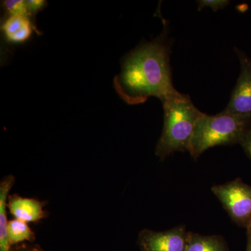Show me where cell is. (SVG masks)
Wrapping results in <instances>:
<instances>
[{
  "label": "cell",
  "mask_w": 251,
  "mask_h": 251,
  "mask_svg": "<svg viewBox=\"0 0 251 251\" xmlns=\"http://www.w3.org/2000/svg\"><path fill=\"white\" fill-rule=\"evenodd\" d=\"M186 251H227V249L224 239L219 236L188 232Z\"/></svg>",
  "instance_id": "obj_10"
},
{
  "label": "cell",
  "mask_w": 251,
  "mask_h": 251,
  "mask_svg": "<svg viewBox=\"0 0 251 251\" xmlns=\"http://www.w3.org/2000/svg\"><path fill=\"white\" fill-rule=\"evenodd\" d=\"M188 232L184 226L166 231L145 229L138 236L141 251H186Z\"/></svg>",
  "instance_id": "obj_5"
},
{
  "label": "cell",
  "mask_w": 251,
  "mask_h": 251,
  "mask_svg": "<svg viewBox=\"0 0 251 251\" xmlns=\"http://www.w3.org/2000/svg\"><path fill=\"white\" fill-rule=\"evenodd\" d=\"M15 184V176L9 175L0 181V251H12L8 236L7 203L9 193Z\"/></svg>",
  "instance_id": "obj_9"
},
{
  "label": "cell",
  "mask_w": 251,
  "mask_h": 251,
  "mask_svg": "<svg viewBox=\"0 0 251 251\" xmlns=\"http://www.w3.org/2000/svg\"><path fill=\"white\" fill-rule=\"evenodd\" d=\"M229 217L240 227L251 224V186L240 178L211 188Z\"/></svg>",
  "instance_id": "obj_4"
},
{
  "label": "cell",
  "mask_w": 251,
  "mask_h": 251,
  "mask_svg": "<svg viewBox=\"0 0 251 251\" xmlns=\"http://www.w3.org/2000/svg\"><path fill=\"white\" fill-rule=\"evenodd\" d=\"M164 118L155 154L161 160L177 151H188L195 127L202 112L187 94L177 90L165 99Z\"/></svg>",
  "instance_id": "obj_2"
},
{
  "label": "cell",
  "mask_w": 251,
  "mask_h": 251,
  "mask_svg": "<svg viewBox=\"0 0 251 251\" xmlns=\"http://www.w3.org/2000/svg\"><path fill=\"white\" fill-rule=\"evenodd\" d=\"M44 203L33 199L11 195L8 199L7 207L16 219L26 223H34L46 217Z\"/></svg>",
  "instance_id": "obj_7"
},
{
  "label": "cell",
  "mask_w": 251,
  "mask_h": 251,
  "mask_svg": "<svg viewBox=\"0 0 251 251\" xmlns=\"http://www.w3.org/2000/svg\"><path fill=\"white\" fill-rule=\"evenodd\" d=\"M251 125V117L224 111L215 115L202 112L195 127L188 153L193 159L197 160L214 147L239 144Z\"/></svg>",
  "instance_id": "obj_3"
},
{
  "label": "cell",
  "mask_w": 251,
  "mask_h": 251,
  "mask_svg": "<svg viewBox=\"0 0 251 251\" xmlns=\"http://www.w3.org/2000/svg\"><path fill=\"white\" fill-rule=\"evenodd\" d=\"M247 251H251V224L247 227Z\"/></svg>",
  "instance_id": "obj_17"
},
{
  "label": "cell",
  "mask_w": 251,
  "mask_h": 251,
  "mask_svg": "<svg viewBox=\"0 0 251 251\" xmlns=\"http://www.w3.org/2000/svg\"><path fill=\"white\" fill-rule=\"evenodd\" d=\"M235 50L240 62V74L224 112L251 118V59Z\"/></svg>",
  "instance_id": "obj_6"
},
{
  "label": "cell",
  "mask_w": 251,
  "mask_h": 251,
  "mask_svg": "<svg viewBox=\"0 0 251 251\" xmlns=\"http://www.w3.org/2000/svg\"><path fill=\"white\" fill-rule=\"evenodd\" d=\"M25 4L31 17L32 15H35L44 9L47 5V1L44 0H27L25 1Z\"/></svg>",
  "instance_id": "obj_14"
},
{
  "label": "cell",
  "mask_w": 251,
  "mask_h": 251,
  "mask_svg": "<svg viewBox=\"0 0 251 251\" xmlns=\"http://www.w3.org/2000/svg\"><path fill=\"white\" fill-rule=\"evenodd\" d=\"M3 6L9 15H18L30 18L25 1L23 0H6L3 2Z\"/></svg>",
  "instance_id": "obj_12"
},
{
  "label": "cell",
  "mask_w": 251,
  "mask_h": 251,
  "mask_svg": "<svg viewBox=\"0 0 251 251\" xmlns=\"http://www.w3.org/2000/svg\"><path fill=\"white\" fill-rule=\"evenodd\" d=\"M197 2L199 11L208 7L214 11H217L218 10L224 9L229 4V1L227 0H200Z\"/></svg>",
  "instance_id": "obj_13"
},
{
  "label": "cell",
  "mask_w": 251,
  "mask_h": 251,
  "mask_svg": "<svg viewBox=\"0 0 251 251\" xmlns=\"http://www.w3.org/2000/svg\"><path fill=\"white\" fill-rule=\"evenodd\" d=\"M164 28L156 39L140 44L122 59L114 87L128 105L145 103L151 97L162 102L176 91L172 78V43Z\"/></svg>",
  "instance_id": "obj_1"
},
{
  "label": "cell",
  "mask_w": 251,
  "mask_h": 251,
  "mask_svg": "<svg viewBox=\"0 0 251 251\" xmlns=\"http://www.w3.org/2000/svg\"><path fill=\"white\" fill-rule=\"evenodd\" d=\"M239 145H241L247 156L251 159V125L243 136Z\"/></svg>",
  "instance_id": "obj_15"
},
{
  "label": "cell",
  "mask_w": 251,
  "mask_h": 251,
  "mask_svg": "<svg viewBox=\"0 0 251 251\" xmlns=\"http://www.w3.org/2000/svg\"><path fill=\"white\" fill-rule=\"evenodd\" d=\"M1 28L6 40L14 44L28 40L33 31L36 30L30 18L18 15H9Z\"/></svg>",
  "instance_id": "obj_8"
},
{
  "label": "cell",
  "mask_w": 251,
  "mask_h": 251,
  "mask_svg": "<svg viewBox=\"0 0 251 251\" xmlns=\"http://www.w3.org/2000/svg\"><path fill=\"white\" fill-rule=\"evenodd\" d=\"M12 251H44L40 247L36 245H25L18 246L13 248Z\"/></svg>",
  "instance_id": "obj_16"
},
{
  "label": "cell",
  "mask_w": 251,
  "mask_h": 251,
  "mask_svg": "<svg viewBox=\"0 0 251 251\" xmlns=\"http://www.w3.org/2000/svg\"><path fill=\"white\" fill-rule=\"evenodd\" d=\"M8 236L12 246L19 243L32 242L35 240V234L29 227L27 223L16 219L9 221Z\"/></svg>",
  "instance_id": "obj_11"
}]
</instances>
